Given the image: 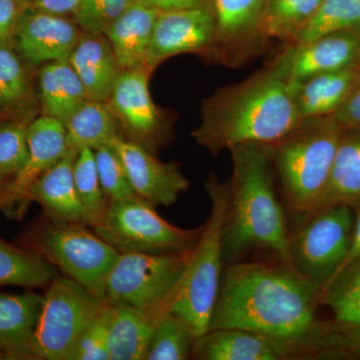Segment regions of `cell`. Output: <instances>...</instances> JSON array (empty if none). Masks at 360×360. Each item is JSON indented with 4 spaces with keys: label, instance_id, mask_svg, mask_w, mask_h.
<instances>
[{
    "label": "cell",
    "instance_id": "27",
    "mask_svg": "<svg viewBox=\"0 0 360 360\" xmlns=\"http://www.w3.org/2000/svg\"><path fill=\"white\" fill-rule=\"evenodd\" d=\"M34 94L20 54L0 46V122L32 120Z\"/></svg>",
    "mask_w": 360,
    "mask_h": 360
},
{
    "label": "cell",
    "instance_id": "36",
    "mask_svg": "<svg viewBox=\"0 0 360 360\" xmlns=\"http://www.w3.org/2000/svg\"><path fill=\"white\" fill-rule=\"evenodd\" d=\"M94 151L99 181L108 200L110 202L137 196L122 158L115 149L106 146Z\"/></svg>",
    "mask_w": 360,
    "mask_h": 360
},
{
    "label": "cell",
    "instance_id": "48",
    "mask_svg": "<svg viewBox=\"0 0 360 360\" xmlns=\"http://www.w3.org/2000/svg\"><path fill=\"white\" fill-rule=\"evenodd\" d=\"M7 359L6 355L0 352V360Z\"/></svg>",
    "mask_w": 360,
    "mask_h": 360
},
{
    "label": "cell",
    "instance_id": "15",
    "mask_svg": "<svg viewBox=\"0 0 360 360\" xmlns=\"http://www.w3.org/2000/svg\"><path fill=\"white\" fill-rule=\"evenodd\" d=\"M215 41L217 30L210 6L161 11L155 20L146 65L153 70L165 59L200 51Z\"/></svg>",
    "mask_w": 360,
    "mask_h": 360
},
{
    "label": "cell",
    "instance_id": "37",
    "mask_svg": "<svg viewBox=\"0 0 360 360\" xmlns=\"http://www.w3.org/2000/svg\"><path fill=\"white\" fill-rule=\"evenodd\" d=\"M134 0H82L73 20L87 33H103Z\"/></svg>",
    "mask_w": 360,
    "mask_h": 360
},
{
    "label": "cell",
    "instance_id": "38",
    "mask_svg": "<svg viewBox=\"0 0 360 360\" xmlns=\"http://www.w3.org/2000/svg\"><path fill=\"white\" fill-rule=\"evenodd\" d=\"M108 330L110 304L105 302L103 309L80 336L70 360H110Z\"/></svg>",
    "mask_w": 360,
    "mask_h": 360
},
{
    "label": "cell",
    "instance_id": "5",
    "mask_svg": "<svg viewBox=\"0 0 360 360\" xmlns=\"http://www.w3.org/2000/svg\"><path fill=\"white\" fill-rule=\"evenodd\" d=\"M210 196V217L203 224L202 233L193 250L177 288L172 312L189 324L194 338L210 328V319L224 269V224L229 202V184H222L212 175L206 180Z\"/></svg>",
    "mask_w": 360,
    "mask_h": 360
},
{
    "label": "cell",
    "instance_id": "23",
    "mask_svg": "<svg viewBox=\"0 0 360 360\" xmlns=\"http://www.w3.org/2000/svg\"><path fill=\"white\" fill-rule=\"evenodd\" d=\"M290 84L297 110L303 120L335 115L359 85L354 65L315 75L298 84Z\"/></svg>",
    "mask_w": 360,
    "mask_h": 360
},
{
    "label": "cell",
    "instance_id": "10",
    "mask_svg": "<svg viewBox=\"0 0 360 360\" xmlns=\"http://www.w3.org/2000/svg\"><path fill=\"white\" fill-rule=\"evenodd\" d=\"M191 253H120L106 278L103 300L132 307L167 300L176 292Z\"/></svg>",
    "mask_w": 360,
    "mask_h": 360
},
{
    "label": "cell",
    "instance_id": "22",
    "mask_svg": "<svg viewBox=\"0 0 360 360\" xmlns=\"http://www.w3.org/2000/svg\"><path fill=\"white\" fill-rule=\"evenodd\" d=\"M155 7L134 0L105 30L122 70L146 65V56L158 14Z\"/></svg>",
    "mask_w": 360,
    "mask_h": 360
},
{
    "label": "cell",
    "instance_id": "4",
    "mask_svg": "<svg viewBox=\"0 0 360 360\" xmlns=\"http://www.w3.org/2000/svg\"><path fill=\"white\" fill-rule=\"evenodd\" d=\"M343 127L333 115L307 118L271 146L284 201L295 217L314 212L328 184Z\"/></svg>",
    "mask_w": 360,
    "mask_h": 360
},
{
    "label": "cell",
    "instance_id": "44",
    "mask_svg": "<svg viewBox=\"0 0 360 360\" xmlns=\"http://www.w3.org/2000/svg\"><path fill=\"white\" fill-rule=\"evenodd\" d=\"M354 65L355 70H356V71H357V73H359V87H360V40H359V46H357L356 56H355Z\"/></svg>",
    "mask_w": 360,
    "mask_h": 360
},
{
    "label": "cell",
    "instance_id": "13",
    "mask_svg": "<svg viewBox=\"0 0 360 360\" xmlns=\"http://www.w3.org/2000/svg\"><path fill=\"white\" fill-rule=\"evenodd\" d=\"M122 158L137 196L153 206L174 205L189 182L174 162H162L151 151L118 136L110 144Z\"/></svg>",
    "mask_w": 360,
    "mask_h": 360
},
{
    "label": "cell",
    "instance_id": "9",
    "mask_svg": "<svg viewBox=\"0 0 360 360\" xmlns=\"http://www.w3.org/2000/svg\"><path fill=\"white\" fill-rule=\"evenodd\" d=\"M105 300L68 276L47 286L34 331L37 359L70 360L78 340Z\"/></svg>",
    "mask_w": 360,
    "mask_h": 360
},
{
    "label": "cell",
    "instance_id": "20",
    "mask_svg": "<svg viewBox=\"0 0 360 360\" xmlns=\"http://www.w3.org/2000/svg\"><path fill=\"white\" fill-rule=\"evenodd\" d=\"M44 296L0 293V352L11 360L37 359L34 331Z\"/></svg>",
    "mask_w": 360,
    "mask_h": 360
},
{
    "label": "cell",
    "instance_id": "45",
    "mask_svg": "<svg viewBox=\"0 0 360 360\" xmlns=\"http://www.w3.org/2000/svg\"><path fill=\"white\" fill-rule=\"evenodd\" d=\"M4 186H0V210L2 207V196H4Z\"/></svg>",
    "mask_w": 360,
    "mask_h": 360
},
{
    "label": "cell",
    "instance_id": "7",
    "mask_svg": "<svg viewBox=\"0 0 360 360\" xmlns=\"http://www.w3.org/2000/svg\"><path fill=\"white\" fill-rule=\"evenodd\" d=\"M118 253L168 255L193 250L203 225L181 229L160 217L155 206L139 196L110 201L103 219L92 227Z\"/></svg>",
    "mask_w": 360,
    "mask_h": 360
},
{
    "label": "cell",
    "instance_id": "39",
    "mask_svg": "<svg viewBox=\"0 0 360 360\" xmlns=\"http://www.w3.org/2000/svg\"><path fill=\"white\" fill-rule=\"evenodd\" d=\"M25 8L21 0H0V46L13 49L16 30Z\"/></svg>",
    "mask_w": 360,
    "mask_h": 360
},
{
    "label": "cell",
    "instance_id": "1",
    "mask_svg": "<svg viewBox=\"0 0 360 360\" xmlns=\"http://www.w3.org/2000/svg\"><path fill=\"white\" fill-rule=\"evenodd\" d=\"M321 288L288 262H240L222 276L210 328H238L288 341L297 359H336L335 321H317Z\"/></svg>",
    "mask_w": 360,
    "mask_h": 360
},
{
    "label": "cell",
    "instance_id": "3",
    "mask_svg": "<svg viewBox=\"0 0 360 360\" xmlns=\"http://www.w3.org/2000/svg\"><path fill=\"white\" fill-rule=\"evenodd\" d=\"M229 151L232 179L222 238L224 262L234 264L251 250H264L290 264V231L274 189L271 146L245 144Z\"/></svg>",
    "mask_w": 360,
    "mask_h": 360
},
{
    "label": "cell",
    "instance_id": "42",
    "mask_svg": "<svg viewBox=\"0 0 360 360\" xmlns=\"http://www.w3.org/2000/svg\"><path fill=\"white\" fill-rule=\"evenodd\" d=\"M160 11H181L210 6V0H136Z\"/></svg>",
    "mask_w": 360,
    "mask_h": 360
},
{
    "label": "cell",
    "instance_id": "32",
    "mask_svg": "<svg viewBox=\"0 0 360 360\" xmlns=\"http://www.w3.org/2000/svg\"><path fill=\"white\" fill-rule=\"evenodd\" d=\"M267 0H210L217 40L232 41L257 32Z\"/></svg>",
    "mask_w": 360,
    "mask_h": 360
},
{
    "label": "cell",
    "instance_id": "41",
    "mask_svg": "<svg viewBox=\"0 0 360 360\" xmlns=\"http://www.w3.org/2000/svg\"><path fill=\"white\" fill-rule=\"evenodd\" d=\"M80 2L82 0H32L26 6L44 13L68 16L75 14Z\"/></svg>",
    "mask_w": 360,
    "mask_h": 360
},
{
    "label": "cell",
    "instance_id": "18",
    "mask_svg": "<svg viewBox=\"0 0 360 360\" xmlns=\"http://www.w3.org/2000/svg\"><path fill=\"white\" fill-rule=\"evenodd\" d=\"M191 356L200 360L295 359L288 341L238 328L208 329L193 341Z\"/></svg>",
    "mask_w": 360,
    "mask_h": 360
},
{
    "label": "cell",
    "instance_id": "17",
    "mask_svg": "<svg viewBox=\"0 0 360 360\" xmlns=\"http://www.w3.org/2000/svg\"><path fill=\"white\" fill-rule=\"evenodd\" d=\"M175 295L176 292L162 302L148 307L108 302L110 360H146L153 333L161 319L172 311Z\"/></svg>",
    "mask_w": 360,
    "mask_h": 360
},
{
    "label": "cell",
    "instance_id": "14",
    "mask_svg": "<svg viewBox=\"0 0 360 360\" xmlns=\"http://www.w3.org/2000/svg\"><path fill=\"white\" fill-rule=\"evenodd\" d=\"M66 16L25 6L21 14L13 47L32 65L70 58L79 41V30Z\"/></svg>",
    "mask_w": 360,
    "mask_h": 360
},
{
    "label": "cell",
    "instance_id": "6",
    "mask_svg": "<svg viewBox=\"0 0 360 360\" xmlns=\"http://www.w3.org/2000/svg\"><path fill=\"white\" fill-rule=\"evenodd\" d=\"M84 224L34 222L21 238L23 248L39 253L65 276L103 298L106 278L120 253Z\"/></svg>",
    "mask_w": 360,
    "mask_h": 360
},
{
    "label": "cell",
    "instance_id": "8",
    "mask_svg": "<svg viewBox=\"0 0 360 360\" xmlns=\"http://www.w3.org/2000/svg\"><path fill=\"white\" fill-rule=\"evenodd\" d=\"M297 219L300 224L288 236L291 266L322 290L347 259L354 236V210L329 206Z\"/></svg>",
    "mask_w": 360,
    "mask_h": 360
},
{
    "label": "cell",
    "instance_id": "21",
    "mask_svg": "<svg viewBox=\"0 0 360 360\" xmlns=\"http://www.w3.org/2000/svg\"><path fill=\"white\" fill-rule=\"evenodd\" d=\"M89 101L108 103L122 68L103 33H87L68 58Z\"/></svg>",
    "mask_w": 360,
    "mask_h": 360
},
{
    "label": "cell",
    "instance_id": "40",
    "mask_svg": "<svg viewBox=\"0 0 360 360\" xmlns=\"http://www.w3.org/2000/svg\"><path fill=\"white\" fill-rule=\"evenodd\" d=\"M333 116L343 129H360V87L352 92Z\"/></svg>",
    "mask_w": 360,
    "mask_h": 360
},
{
    "label": "cell",
    "instance_id": "35",
    "mask_svg": "<svg viewBox=\"0 0 360 360\" xmlns=\"http://www.w3.org/2000/svg\"><path fill=\"white\" fill-rule=\"evenodd\" d=\"M32 120L0 122V174L7 182L25 167L28 153V127Z\"/></svg>",
    "mask_w": 360,
    "mask_h": 360
},
{
    "label": "cell",
    "instance_id": "31",
    "mask_svg": "<svg viewBox=\"0 0 360 360\" xmlns=\"http://www.w3.org/2000/svg\"><path fill=\"white\" fill-rule=\"evenodd\" d=\"M321 0H267L258 23L257 33L264 37L293 39L307 25Z\"/></svg>",
    "mask_w": 360,
    "mask_h": 360
},
{
    "label": "cell",
    "instance_id": "46",
    "mask_svg": "<svg viewBox=\"0 0 360 360\" xmlns=\"http://www.w3.org/2000/svg\"><path fill=\"white\" fill-rule=\"evenodd\" d=\"M6 184H7L6 180L4 179V177L1 176V174H0V186L6 187Z\"/></svg>",
    "mask_w": 360,
    "mask_h": 360
},
{
    "label": "cell",
    "instance_id": "47",
    "mask_svg": "<svg viewBox=\"0 0 360 360\" xmlns=\"http://www.w3.org/2000/svg\"><path fill=\"white\" fill-rule=\"evenodd\" d=\"M32 0H21V2H22L23 4H25V6H27V4H30V2H32Z\"/></svg>",
    "mask_w": 360,
    "mask_h": 360
},
{
    "label": "cell",
    "instance_id": "29",
    "mask_svg": "<svg viewBox=\"0 0 360 360\" xmlns=\"http://www.w3.org/2000/svg\"><path fill=\"white\" fill-rule=\"evenodd\" d=\"M58 276V269L39 253L0 238V286L45 288Z\"/></svg>",
    "mask_w": 360,
    "mask_h": 360
},
{
    "label": "cell",
    "instance_id": "28",
    "mask_svg": "<svg viewBox=\"0 0 360 360\" xmlns=\"http://www.w3.org/2000/svg\"><path fill=\"white\" fill-rule=\"evenodd\" d=\"M321 304L360 347V257L342 267L321 290Z\"/></svg>",
    "mask_w": 360,
    "mask_h": 360
},
{
    "label": "cell",
    "instance_id": "24",
    "mask_svg": "<svg viewBox=\"0 0 360 360\" xmlns=\"http://www.w3.org/2000/svg\"><path fill=\"white\" fill-rule=\"evenodd\" d=\"M335 205L354 210L360 205V129H343L328 184L314 212Z\"/></svg>",
    "mask_w": 360,
    "mask_h": 360
},
{
    "label": "cell",
    "instance_id": "16",
    "mask_svg": "<svg viewBox=\"0 0 360 360\" xmlns=\"http://www.w3.org/2000/svg\"><path fill=\"white\" fill-rule=\"evenodd\" d=\"M150 70L148 65L122 70L108 103L134 139L130 141L153 151L158 139L160 116L149 94Z\"/></svg>",
    "mask_w": 360,
    "mask_h": 360
},
{
    "label": "cell",
    "instance_id": "12",
    "mask_svg": "<svg viewBox=\"0 0 360 360\" xmlns=\"http://www.w3.org/2000/svg\"><path fill=\"white\" fill-rule=\"evenodd\" d=\"M360 32H345L293 44L270 70L288 84L354 65Z\"/></svg>",
    "mask_w": 360,
    "mask_h": 360
},
{
    "label": "cell",
    "instance_id": "19",
    "mask_svg": "<svg viewBox=\"0 0 360 360\" xmlns=\"http://www.w3.org/2000/svg\"><path fill=\"white\" fill-rule=\"evenodd\" d=\"M77 156L66 153L63 160L33 182L26 193V203H39L45 219L56 224H86L73 177Z\"/></svg>",
    "mask_w": 360,
    "mask_h": 360
},
{
    "label": "cell",
    "instance_id": "34",
    "mask_svg": "<svg viewBox=\"0 0 360 360\" xmlns=\"http://www.w3.org/2000/svg\"><path fill=\"white\" fill-rule=\"evenodd\" d=\"M194 340L189 324L174 312H168L153 333L146 360L187 359Z\"/></svg>",
    "mask_w": 360,
    "mask_h": 360
},
{
    "label": "cell",
    "instance_id": "30",
    "mask_svg": "<svg viewBox=\"0 0 360 360\" xmlns=\"http://www.w3.org/2000/svg\"><path fill=\"white\" fill-rule=\"evenodd\" d=\"M345 32H360V0H321L314 15L292 41L302 44Z\"/></svg>",
    "mask_w": 360,
    "mask_h": 360
},
{
    "label": "cell",
    "instance_id": "25",
    "mask_svg": "<svg viewBox=\"0 0 360 360\" xmlns=\"http://www.w3.org/2000/svg\"><path fill=\"white\" fill-rule=\"evenodd\" d=\"M39 89L44 115L63 123L87 99L82 80L68 59L45 63L39 70Z\"/></svg>",
    "mask_w": 360,
    "mask_h": 360
},
{
    "label": "cell",
    "instance_id": "11",
    "mask_svg": "<svg viewBox=\"0 0 360 360\" xmlns=\"http://www.w3.org/2000/svg\"><path fill=\"white\" fill-rule=\"evenodd\" d=\"M28 153L25 167L13 179L7 182L2 196V212L15 217L25 212L26 193L30 186L47 170L63 160L68 153L65 125L42 115L28 127Z\"/></svg>",
    "mask_w": 360,
    "mask_h": 360
},
{
    "label": "cell",
    "instance_id": "26",
    "mask_svg": "<svg viewBox=\"0 0 360 360\" xmlns=\"http://www.w3.org/2000/svg\"><path fill=\"white\" fill-rule=\"evenodd\" d=\"M68 153L110 146L118 134L117 118L108 103L86 99L65 123Z\"/></svg>",
    "mask_w": 360,
    "mask_h": 360
},
{
    "label": "cell",
    "instance_id": "2",
    "mask_svg": "<svg viewBox=\"0 0 360 360\" xmlns=\"http://www.w3.org/2000/svg\"><path fill=\"white\" fill-rule=\"evenodd\" d=\"M194 141L213 155L245 144L274 146L303 122L290 84L271 70L205 99Z\"/></svg>",
    "mask_w": 360,
    "mask_h": 360
},
{
    "label": "cell",
    "instance_id": "43",
    "mask_svg": "<svg viewBox=\"0 0 360 360\" xmlns=\"http://www.w3.org/2000/svg\"><path fill=\"white\" fill-rule=\"evenodd\" d=\"M354 236H352V246H350V250L349 252H348L347 259H345L343 264L341 265L340 270L342 269V267H345V265L354 262L357 257H360V205L354 208ZM340 270H338V271H340ZM338 272H336V274H338Z\"/></svg>",
    "mask_w": 360,
    "mask_h": 360
},
{
    "label": "cell",
    "instance_id": "33",
    "mask_svg": "<svg viewBox=\"0 0 360 360\" xmlns=\"http://www.w3.org/2000/svg\"><path fill=\"white\" fill-rule=\"evenodd\" d=\"M73 177L84 207L85 222L89 226L94 227L103 219L110 201L101 188L92 149L85 148L79 151L73 162Z\"/></svg>",
    "mask_w": 360,
    "mask_h": 360
}]
</instances>
